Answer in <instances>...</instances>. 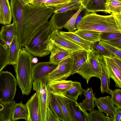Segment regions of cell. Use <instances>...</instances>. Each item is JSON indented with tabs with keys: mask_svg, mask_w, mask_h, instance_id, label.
<instances>
[{
	"mask_svg": "<svg viewBox=\"0 0 121 121\" xmlns=\"http://www.w3.org/2000/svg\"><path fill=\"white\" fill-rule=\"evenodd\" d=\"M58 65L50 61L39 62L36 63L33 65L32 68L33 80L36 81L46 78L57 68Z\"/></svg>",
	"mask_w": 121,
	"mask_h": 121,
	"instance_id": "cell-9",
	"label": "cell"
},
{
	"mask_svg": "<svg viewBox=\"0 0 121 121\" xmlns=\"http://www.w3.org/2000/svg\"><path fill=\"white\" fill-rule=\"evenodd\" d=\"M101 66V71L100 79L101 81L100 90L102 93H105L111 95L112 91L110 89V79L106 69L104 56H98Z\"/></svg>",
	"mask_w": 121,
	"mask_h": 121,
	"instance_id": "cell-17",
	"label": "cell"
},
{
	"mask_svg": "<svg viewBox=\"0 0 121 121\" xmlns=\"http://www.w3.org/2000/svg\"><path fill=\"white\" fill-rule=\"evenodd\" d=\"M64 97L73 121H90L88 113L83 110L77 101L69 98L64 95Z\"/></svg>",
	"mask_w": 121,
	"mask_h": 121,
	"instance_id": "cell-11",
	"label": "cell"
},
{
	"mask_svg": "<svg viewBox=\"0 0 121 121\" xmlns=\"http://www.w3.org/2000/svg\"><path fill=\"white\" fill-rule=\"evenodd\" d=\"M47 49L50 53L49 61L54 63H59L70 55L65 50L58 47L55 45L48 39L46 41Z\"/></svg>",
	"mask_w": 121,
	"mask_h": 121,
	"instance_id": "cell-12",
	"label": "cell"
},
{
	"mask_svg": "<svg viewBox=\"0 0 121 121\" xmlns=\"http://www.w3.org/2000/svg\"><path fill=\"white\" fill-rule=\"evenodd\" d=\"M85 98L82 102L78 103L81 107L84 110H91L95 107L94 97L95 95L93 93V90L91 87L88 88L84 91L83 94Z\"/></svg>",
	"mask_w": 121,
	"mask_h": 121,
	"instance_id": "cell-26",
	"label": "cell"
},
{
	"mask_svg": "<svg viewBox=\"0 0 121 121\" xmlns=\"http://www.w3.org/2000/svg\"><path fill=\"white\" fill-rule=\"evenodd\" d=\"M51 109L49 107L47 109L46 114V121H60Z\"/></svg>",
	"mask_w": 121,
	"mask_h": 121,
	"instance_id": "cell-43",
	"label": "cell"
},
{
	"mask_svg": "<svg viewBox=\"0 0 121 121\" xmlns=\"http://www.w3.org/2000/svg\"><path fill=\"white\" fill-rule=\"evenodd\" d=\"M8 48L0 40V72L8 65Z\"/></svg>",
	"mask_w": 121,
	"mask_h": 121,
	"instance_id": "cell-34",
	"label": "cell"
},
{
	"mask_svg": "<svg viewBox=\"0 0 121 121\" xmlns=\"http://www.w3.org/2000/svg\"><path fill=\"white\" fill-rule=\"evenodd\" d=\"M12 17L11 8L9 0H0V24H10Z\"/></svg>",
	"mask_w": 121,
	"mask_h": 121,
	"instance_id": "cell-20",
	"label": "cell"
},
{
	"mask_svg": "<svg viewBox=\"0 0 121 121\" xmlns=\"http://www.w3.org/2000/svg\"><path fill=\"white\" fill-rule=\"evenodd\" d=\"M15 103L14 100L5 103L0 100V121H12V112Z\"/></svg>",
	"mask_w": 121,
	"mask_h": 121,
	"instance_id": "cell-25",
	"label": "cell"
},
{
	"mask_svg": "<svg viewBox=\"0 0 121 121\" xmlns=\"http://www.w3.org/2000/svg\"><path fill=\"white\" fill-rule=\"evenodd\" d=\"M80 1L73 0L69 3L54 8L53 13L66 12L74 10H78L81 5Z\"/></svg>",
	"mask_w": 121,
	"mask_h": 121,
	"instance_id": "cell-33",
	"label": "cell"
},
{
	"mask_svg": "<svg viewBox=\"0 0 121 121\" xmlns=\"http://www.w3.org/2000/svg\"><path fill=\"white\" fill-rule=\"evenodd\" d=\"M111 100L116 108H121V90L117 88L112 91Z\"/></svg>",
	"mask_w": 121,
	"mask_h": 121,
	"instance_id": "cell-40",
	"label": "cell"
},
{
	"mask_svg": "<svg viewBox=\"0 0 121 121\" xmlns=\"http://www.w3.org/2000/svg\"><path fill=\"white\" fill-rule=\"evenodd\" d=\"M49 105L52 111L60 121H66L55 95L52 93L49 98Z\"/></svg>",
	"mask_w": 121,
	"mask_h": 121,
	"instance_id": "cell-31",
	"label": "cell"
},
{
	"mask_svg": "<svg viewBox=\"0 0 121 121\" xmlns=\"http://www.w3.org/2000/svg\"><path fill=\"white\" fill-rule=\"evenodd\" d=\"M99 41L91 43V50L98 56L109 58L116 57L103 46L99 43Z\"/></svg>",
	"mask_w": 121,
	"mask_h": 121,
	"instance_id": "cell-32",
	"label": "cell"
},
{
	"mask_svg": "<svg viewBox=\"0 0 121 121\" xmlns=\"http://www.w3.org/2000/svg\"><path fill=\"white\" fill-rule=\"evenodd\" d=\"M52 94L55 95L66 119V121H73L66 106L64 97L63 94Z\"/></svg>",
	"mask_w": 121,
	"mask_h": 121,
	"instance_id": "cell-35",
	"label": "cell"
},
{
	"mask_svg": "<svg viewBox=\"0 0 121 121\" xmlns=\"http://www.w3.org/2000/svg\"><path fill=\"white\" fill-rule=\"evenodd\" d=\"M117 0L121 1V0Z\"/></svg>",
	"mask_w": 121,
	"mask_h": 121,
	"instance_id": "cell-49",
	"label": "cell"
},
{
	"mask_svg": "<svg viewBox=\"0 0 121 121\" xmlns=\"http://www.w3.org/2000/svg\"><path fill=\"white\" fill-rule=\"evenodd\" d=\"M34 56L24 48L19 50L16 63L13 65L17 84L23 95H28L32 88V60Z\"/></svg>",
	"mask_w": 121,
	"mask_h": 121,
	"instance_id": "cell-3",
	"label": "cell"
},
{
	"mask_svg": "<svg viewBox=\"0 0 121 121\" xmlns=\"http://www.w3.org/2000/svg\"><path fill=\"white\" fill-rule=\"evenodd\" d=\"M78 10H74L66 12L54 13L48 22L54 30H59Z\"/></svg>",
	"mask_w": 121,
	"mask_h": 121,
	"instance_id": "cell-13",
	"label": "cell"
},
{
	"mask_svg": "<svg viewBox=\"0 0 121 121\" xmlns=\"http://www.w3.org/2000/svg\"><path fill=\"white\" fill-rule=\"evenodd\" d=\"M99 43L103 46L121 60V49L117 48L105 41H100L99 42Z\"/></svg>",
	"mask_w": 121,
	"mask_h": 121,
	"instance_id": "cell-41",
	"label": "cell"
},
{
	"mask_svg": "<svg viewBox=\"0 0 121 121\" xmlns=\"http://www.w3.org/2000/svg\"><path fill=\"white\" fill-rule=\"evenodd\" d=\"M20 49L16 35L8 47V65H13L16 63Z\"/></svg>",
	"mask_w": 121,
	"mask_h": 121,
	"instance_id": "cell-28",
	"label": "cell"
},
{
	"mask_svg": "<svg viewBox=\"0 0 121 121\" xmlns=\"http://www.w3.org/2000/svg\"><path fill=\"white\" fill-rule=\"evenodd\" d=\"M28 112L26 104H23L22 102L16 103L12 112V121L21 119L28 121Z\"/></svg>",
	"mask_w": 121,
	"mask_h": 121,
	"instance_id": "cell-24",
	"label": "cell"
},
{
	"mask_svg": "<svg viewBox=\"0 0 121 121\" xmlns=\"http://www.w3.org/2000/svg\"><path fill=\"white\" fill-rule=\"evenodd\" d=\"M101 71L100 64L98 56L91 50L88 52L87 58L77 73L85 79L88 84L92 77L100 78Z\"/></svg>",
	"mask_w": 121,
	"mask_h": 121,
	"instance_id": "cell-7",
	"label": "cell"
},
{
	"mask_svg": "<svg viewBox=\"0 0 121 121\" xmlns=\"http://www.w3.org/2000/svg\"><path fill=\"white\" fill-rule=\"evenodd\" d=\"M82 17V14L80 13L76 19V27L80 22Z\"/></svg>",
	"mask_w": 121,
	"mask_h": 121,
	"instance_id": "cell-46",
	"label": "cell"
},
{
	"mask_svg": "<svg viewBox=\"0 0 121 121\" xmlns=\"http://www.w3.org/2000/svg\"><path fill=\"white\" fill-rule=\"evenodd\" d=\"M48 39L56 46L65 50L69 54L76 51L84 50L66 39L60 34L59 30H54L49 36Z\"/></svg>",
	"mask_w": 121,
	"mask_h": 121,
	"instance_id": "cell-10",
	"label": "cell"
},
{
	"mask_svg": "<svg viewBox=\"0 0 121 121\" xmlns=\"http://www.w3.org/2000/svg\"><path fill=\"white\" fill-rule=\"evenodd\" d=\"M89 111L90 121H108L106 116L99 109L98 110L93 109Z\"/></svg>",
	"mask_w": 121,
	"mask_h": 121,
	"instance_id": "cell-38",
	"label": "cell"
},
{
	"mask_svg": "<svg viewBox=\"0 0 121 121\" xmlns=\"http://www.w3.org/2000/svg\"><path fill=\"white\" fill-rule=\"evenodd\" d=\"M106 42L117 48L121 49V38L112 39Z\"/></svg>",
	"mask_w": 121,
	"mask_h": 121,
	"instance_id": "cell-44",
	"label": "cell"
},
{
	"mask_svg": "<svg viewBox=\"0 0 121 121\" xmlns=\"http://www.w3.org/2000/svg\"><path fill=\"white\" fill-rule=\"evenodd\" d=\"M73 81L65 80L49 82L48 85L51 93L63 94L70 88Z\"/></svg>",
	"mask_w": 121,
	"mask_h": 121,
	"instance_id": "cell-22",
	"label": "cell"
},
{
	"mask_svg": "<svg viewBox=\"0 0 121 121\" xmlns=\"http://www.w3.org/2000/svg\"><path fill=\"white\" fill-rule=\"evenodd\" d=\"M73 63V59L69 55L60 63L57 68L45 78L49 82L65 80L71 75Z\"/></svg>",
	"mask_w": 121,
	"mask_h": 121,
	"instance_id": "cell-8",
	"label": "cell"
},
{
	"mask_svg": "<svg viewBox=\"0 0 121 121\" xmlns=\"http://www.w3.org/2000/svg\"><path fill=\"white\" fill-rule=\"evenodd\" d=\"M107 0H82L81 2L88 13L104 12L106 13Z\"/></svg>",
	"mask_w": 121,
	"mask_h": 121,
	"instance_id": "cell-18",
	"label": "cell"
},
{
	"mask_svg": "<svg viewBox=\"0 0 121 121\" xmlns=\"http://www.w3.org/2000/svg\"><path fill=\"white\" fill-rule=\"evenodd\" d=\"M10 4L16 35L21 48L48 23L54 8L35 6L29 4L28 0H10Z\"/></svg>",
	"mask_w": 121,
	"mask_h": 121,
	"instance_id": "cell-1",
	"label": "cell"
},
{
	"mask_svg": "<svg viewBox=\"0 0 121 121\" xmlns=\"http://www.w3.org/2000/svg\"><path fill=\"white\" fill-rule=\"evenodd\" d=\"M84 9H85V7L81 4L78 10L68 21L63 27L66 29L69 32H73L77 29L76 26L77 18L79 14Z\"/></svg>",
	"mask_w": 121,
	"mask_h": 121,
	"instance_id": "cell-37",
	"label": "cell"
},
{
	"mask_svg": "<svg viewBox=\"0 0 121 121\" xmlns=\"http://www.w3.org/2000/svg\"><path fill=\"white\" fill-rule=\"evenodd\" d=\"M38 60L36 57H34L32 60V62L33 64H36L37 63Z\"/></svg>",
	"mask_w": 121,
	"mask_h": 121,
	"instance_id": "cell-47",
	"label": "cell"
},
{
	"mask_svg": "<svg viewBox=\"0 0 121 121\" xmlns=\"http://www.w3.org/2000/svg\"><path fill=\"white\" fill-rule=\"evenodd\" d=\"M60 34L65 38L79 46L87 52L91 50V43L81 38L74 32L60 31Z\"/></svg>",
	"mask_w": 121,
	"mask_h": 121,
	"instance_id": "cell-19",
	"label": "cell"
},
{
	"mask_svg": "<svg viewBox=\"0 0 121 121\" xmlns=\"http://www.w3.org/2000/svg\"><path fill=\"white\" fill-rule=\"evenodd\" d=\"M16 35L15 25L13 23L2 26L0 31V40L8 48Z\"/></svg>",
	"mask_w": 121,
	"mask_h": 121,
	"instance_id": "cell-21",
	"label": "cell"
},
{
	"mask_svg": "<svg viewBox=\"0 0 121 121\" xmlns=\"http://www.w3.org/2000/svg\"><path fill=\"white\" fill-rule=\"evenodd\" d=\"M106 118L108 121H121V108H116L113 116L111 117L106 116Z\"/></svg>",
	"mask_w": 121,
	"mask_h": 121,
	"instance_id": "cell-42",
	"label": "cell"
},
{
	"mask_svg": "<svg viewBox=\"0 0 121 121\" xmlns=\"http://www.w3.org/2000/svg\"><path fill=\"white\" fill-rule=\"evenodd\" d=\"M110 58L114 64L120 70H121V60L119 59L117 57Z\"/></svg>",
	"mask_w": 121,
	"mask_h": 121,
	"instance_id": "cell-45",
	"label": "cell"
},
{
	"mask_svg": "<svg viewBox=\"0 0 121 121\" xmlns=\"http://www.w3.org/2000/svg\"><path fill=\"white\" fill-rule=\"evenodd\" d=\"M94 104L107 116L111 117L114 115L116 108L112 102L111 96H107L96 98L94 97Z\"/></svg>",
	"mask_w": 121,
	"mask_h": 121,
	"instance_id": "cell-14",
	"label": "cell"
},
{
	"mask_svg": "<svg viewBox=\"0 0 121 121\" xmlns=\"http://www.w3.org/2000/svg\"><path fill=\"white\" fill-rule=\"evenodd\" d=\"M104 57L105 66L110 78L113 80L117 87L121 89V70L114 64L110 58Z\"/></svg>",
	"mask_w": 121,
	"mask_h": 121,
	"instance_id": "cell-15",
	"label": "cell"
},
{
	"mask_svg": "<svg viewBox=\"0 0 121 121\" xmlns=\"http://www.w3.org/2000/svg\"><path fill=\"white\" fill-rule=\"evenodd\" d=\"M87 54L88 52L84 50L76 51L70 54L73 60L71 75H73L77 73L86 60Z\"/></svg>",
	"mask_w": 121,
	"mask_h": 121,
	"instance_id": "cell-23",
	"label": "cell"
},
{
	"mask_svg": "<svg viewBox=\"0 0 121 121\" xmlns=\"http://www.w3.org/2000/svg\"><path fill=\"white\" fill-rule=\"evenodd\" d=\"M73 0L65 1L57 0H28V2L29 4L35 6L54 8L69 3Z\"/></svg>",
	"mask_w": 121,
	"mask_h": 121,
	"instance_id": "cell-30",
	"label": "cell"
},
{
	"mask_svg": "<svg viewBox=\"0 0 121 121\" xmlns=\"http://www.w3.org/2000/svg\"><path fill=\"white\" fill-rule=\"evenodd\" d=\"M84 90L82 87L80 82L73 81L71 87L63 95L66 97L77 101L78 96L83 94Z\"/></svg>",
	"mask_w": 121,
	"mask_h": 121,
	"instance_id": "cell-29",
	"label": "cell"
},
{
	"mask_svg": "<svg viewBox=\"0 0 121 121\" xmlns=\"http://www.w3.org/2000/svg\"><path fill=\"white\" fill-rule=\"evenodd\" d=\"M74 32L81 38L91 43L100 41L99 38L101 32L88 30L78 29Z\"/></svg>",
	"mask_w": 121,
	"mask_h": 121,
	"instance_id": "cell-27",
	"label": "cell"
},
{
	"mask_svg": "<svg viewBox=\"0 0 121 121\" xmlns=\"http://www.w3.org/2000/svg\"><path fill=\"white\" fill-rule=\"evenodd\" d=\"M76 28L101 32H121V13L104 15L86 13Z\"/></svg>",
	"mask_w": 121,
	"mask_h": 121,
	"instance_id": "cell-2",
	"label": "cell"
},
{
	"mask_svg": "<svg viewBox=\"0 0 121 121\" xmlns=\"http://www.w3.org/2000/svg\"><path fill=\"white\" fill-rule=\"evenodd\" d=\"M58 0L60 1H71L72 0Z\"/></svg>",
	"mask_w": 121,
	"mask_h": 121,
	"instance_id": "cell-48",
	"label": "cell"
},
{
	"mask_svg": "<svg viewBox=\"0 0 121 121\" xmlns=\"http://www.w3.org/2000/svg\"><path fill=\"white\" fill-rule=\"evenodd\" d=\"M26 104L28 112V121H41L36 92L32 96Z\"/></svg>",
	"mask_w": 121,
	"mask_h": 121,
	"instance_id": "cell-16",
	"label": "cell"
},
{
	"mask_svg": "<svg viewBox=\"0 0 121 121\" xmlns=\"http://www.w3.org/2000/svg\"><path fill=\"white\" fill-rule=\"evenodd\" d=\"M119 38H121V32H101L99 39L100 41L106 42Z\"/></svg>",
	"mask_w": 121,
	"mask_h": 121,
	"instance_id": "cell-39",
	"label": "cell"
},
{
	"mask_svg": "<svg viewBox=\"0 0 121 121\" xmlns=\"http://www.w3.org/2000/svg\"><path fill=\"white\" fill-rule=\"evenodd\" d=\"M49 82L45 78L32 82L33 90L37 94L39 104V112L41 121H46L47 108L49 107L51 94Z\"/></svg>",
	"mask_w": 121,
	"mask_h": 121,
	"instance_id": "cell-6",
	"label": "cell"
},
{
	"mask_svg": "<svg viewBox=\"0 0 121 121\" xmlns=\"http://www.w3.org/2000/svg\"><path fill=\"white\" fill-rule=\"evenodd\" d=\"M17 84L16 78L7 71L0 72V100L5 103L13 100Z\"/></svg>",
	"mask_w": 121,
	"mask_h": 121,
	"instance_id": "cell-5",
	"label": "cell"
},
{
	"mask_svg": "<svg viewBox=\"0 0 121 121\" xmlns=\"http://www.w3.org/2000/svg\"><path fill=\"white\" fill-rule=\"evenodd\" d=\"M54 30L48 22L39 30L24 48L34 56L41 57L48 55L50 52L47 49L45 42Z\"/></svg>",
	"mask_w": 121,
	"mask_h": 121,
	"instance_id": "cell-4",
	"label": "cell"
},
{
	"mask_svg": "<svg viewBox=\"0 0 121 121\" xmlns=\"http://www.w3.org/2000/svg\"><path fill=\"white\" fill-rule=\"evenodd\" d=\"M106 13H121V1L117 0H107Z\"/></svg>",
	"mask_w": 121,
	"mask_h": 121,
	"instance_id": "cell-36",
	"label": "cell"
}]
</instances>
